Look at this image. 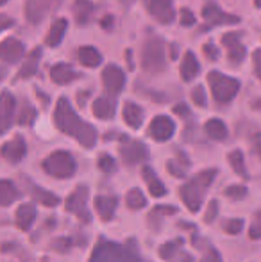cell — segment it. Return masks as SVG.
I'll list each match as a JSON object with an SVG mask.
<instances>
[{
  "instance_id": "6da1fadb",
  "label": "cell",
  "mask_w": 261,
  "mask_h": 262,
  "mask_svg": "<svg viewBox=\"0 0 261 262\" xmlns=\"http://www.w3.org/2000/svg\"><path fill=\"white\" fill-rule=\"evenodd\" d=\"M16 198V191L9 182H0V205H7Z\"/></svg>"
},
{
  "instance_id": "7a4b0ae2",
  "label": "cell",
  "mask_w": 261,
  "mask_h": 262,
  "mask_svg": "<svg viewBox=\"0 0 261 262\" xmlns=\"http://www.w3.org/2000/svg\"><path fill=\"white\" fill-rule=\"evenodd\" d=\"M32 220V210L31 207H22L18 210V221H20V227H27L29 221Z\"/></svg>"
}]
</instances>
